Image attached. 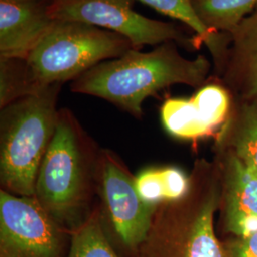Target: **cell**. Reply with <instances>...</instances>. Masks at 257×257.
<instances>
[{
  "mask_svg": "<svg viewBox=\"0 0 257 257\" xmlns=\"http://www.w3.org/2000/svg\"><path fill=\"white\" fill-rule=\"evenodd\" d=\"M212 61L205 55L193 59L179 52L174 41L150 52L132 49L119 57L103 61L71 83V91L110 102L132 116L143 117V103L174 85L200 88L211 78Z\"/></svg>",
  "mask_w": 257,
  "mask_h": 257,
  "instance_id": "1",
  "label": "cell"
},
{
  "mask_svg": "<svg viewBox=\"0 0 257 257\" xmlns=\"http://www.w3.org/2000/svg\"><path fill=\"white\" fill-rule=\"evenodd\" d=\"M101 149L72 110L59 109L54 138L37 172L34 197L72 232L96 208Z\"/></svg>",
  "mask_w": 257,
  "mask_h": 257,
  "instance_id": "2",
  "label": "cell"
},
{
  "mask_svg": "<svg viewBox=\"0 0 257 257\" xmlns=\"http://www.w3.org/2000/svg\"><path fill=\"white\" fill-rule=\"evenodd\" d=\"M181 197L159 203L136 257H227L214 217L219 210L220 174L215 161L196 159Z\"/></svg>",
  "mask_w": 257,
  "mask_h": 257,
  "instance_id": "3",
  "label": "cell"
},
{
  "mask_svg": "<svg viewBox=\"0 0 257 257\" xmlns=\"http://www.w3.org/2000/svg\"><path fill=\"white\" fill-rule=\"evenodd\" d=\"M62 85L51 84L0 109L1 190L35 196L37 172L55 135Z\"/></svg>",
  "mask_w": 257,
  "mask_h": 257,
  "instance_id": "4",
  "label": "cell"
},
{
  "mask_svg": "<svg viewBox=\"0 0 257 257\" xmlns=\"http://www.w3.org/2000/svg\"><path fill=\"white\" fill-rule=\"evenodd\" d=\"M135 49L126 37L80 21L55 20L27 62L43 87L74 81L103 61Z\"/></svg>",
  "mask_w": 257,
  "mask_h": 257,
  "instance_id": "5",
  "label": "cell"
},
{
  "mask_svg": "<svg viewBox=\"0 0 257 257\" xmlns=\"http://www.w3.org/2000/svg\"><path fill=\"white\" fill-rule=\"evenodd\" d=\"M97 198L102 227L110 244L120 256L136 257L157 205L140 196L136 176L110 149H101Z\"/></svg>",
  "mask_w": 257,
  "mask_h": 257,
  "instance_id": "6",
  "label": "cell"
},
{
  "mask_svg": "<svg viewBox=\"0 0 257 257\" xmlns=\"http://www.w3.org/2000/svg\"><path fill=\"white\" fill-rule=\"evenodd\" d=\"M55 20L80 21L116 33L135 49L174 41L188 51L201 48L194 36L180 25L149 19L136 12L133 0H55L51 6Z\"/></svg>",
  "mask_w": 257,
  "mask_h": 257,
  "instance_id": "7",
  "label": "cell"
},
{
  "mask_svg": "<svg viewBox=\"0 0 257 257\" xmlns=\"http://www.w3.org/2000/svg\"><path fill=\"white\" fill-rule=\"evenodd\" d=\"M72 234L35 197L0 190V257H68Z\"/></svg>",
  "mask_w": 257,
  "mask_h": 257,
  "instance_id": "8",
  "label": "cell"
},
{
  "mask_svg": "<svg viewBox=\"0 0 257 257\" xmlns=\"http://www.w3.org/2000/svg\"><path fill=\"white\" fill-rule=\"evenodd\" d=\"M233 99L230 90L211 75L193 96L166 99L160 109L163 127L180 139L215 137L230 114Z\"/></svg>",
  "mask_w": 257,
  "mask_h": 257,
  "instance_id": "9",
  "label": "cell"
},
{
  "mask_svg": "<svg viewBox=\"0 0 257 257\" xmlns=\"http://www.w3.org/2000/svg\"><path fill=\"white\" fill-rule=\"evenodd\" d=\"M221 180L219 229L227 237L257 229V175L228 151L213 149Z\"/></svg>",
  "mask_w": 257,
  "mask_h": 257,
  "instance_id": "10",
  "label": "cell"
},
{
  "mask_svg": "<svg viewBox=\"0 0 257 257\" xmlns=\"http://www.w3.org/2000/svg\"><path fill=\"white\" fill-rule=\"evenodd\" d=\"M55 0H0V56L27 58L55 22Z\"/></svg>",
  "mask_w": 257,
  "mask_h": 257,
  "instance_id": "11",
  "label": "cell"
},
{
  "mask_svg": "<svg viewBox=\"0 0 257 257\" xmlns=\"http://www.w3.org/2000/svg\"><path fill=\"white\" fill-rule=\"evenodd\" d=\"M230 37L227 57L216 78L234 97L257 98V6L232 30Z\"/></svg>",
  "mask_w": 257,
  "mask_h": 257,
  "instance_id": "12",
  "label": "cell"
},
{
  "mask_svg": "<svg viewBox=\"0 0 257 257\" xmlns=\"http://www.w3.org/2000/svg\"><path fill=\"white\" fill-rule=\"evenodd\" d=\"M213 149L230 152L257 175V98L234 97Z\"/></svg>",
  "mask_w": 257,
  "mask_h": 257,
  "instance_id": "13",
  "label": "cell"
},
{
  "mask_svg": "<svg viewBox=\"0 0 257 257\" xmlns=\"http://www.w3.org/2000/svg\"><path fill=\"white\" fill-rule=\"evenodd\" d=\"M158 13L182 22L192 32L202 46L208 48L213 65L212 75L217 77L225 63L230 37L228 34L214 33L198 17L193 0H138Z\"/></svg>",
  "mask_w": 257,
  "mask_h": 257,
  "instance_id": "14",
  "label": "cell"
},
{
  "mask_svg": "<svg viewBox=\"0 0 257 257\" xmlns=\"http://www.w3.org/2000/svg\"><path fill=\"white\" fill-rule=\"evenodd\" d=\"M189 175L175 167L149 168L136 176L138 193L155 205L181 197L189 188Z\"/></svg>",
  "mask_w": 257,
  "mask_h": 257,
  "instance_id": "15",
  "label": "cell"
},
{
  "mask_svg": "<svg viewBox=\"0 0 257 257\" xmlns=\"http://www.w3.org/2000/svg\"><path fill=\"white\" fill-rule=\"evenodd\" d=\"M204 24L214 33L230 35L257 6V0H193Z\"/></svg>",
  "mask_w": 257,
  "mask_h": 257,
  "instance_id": "16",
  "label": "cell"
},
{
  "mask_svg": "<svg viewBox=\"0 0 257 257\" xmlns=\"http://www.w3.org/2000/svg\"><path fill=\"white\" fill-rule=\"evenodd\" d=\"M45 87L37 81L26 58L0 56V109Z\"/></svg>",
  "mask_w": 257,
  "mask_h": 257,
  "instance_id": "17",
  "label": "cell"
},
{
  "mask_svg": "<svg viewBox=\"0 0 257 257\" xmlns=\"http://www.w3.org/2000/svg\"><path fill=\"white\" fill-rule=\"evenodd\" d=\"M68 257H121L102 227L98 201L92 216L73 231Z\"/></svg>",
  "mask_w": 257,
  "mask_h": 257,
  "instance_id": "18",
  "label": "cell"
},
{
  "mask_svg": "<svg viewBox=\"0 0 257 257\" xmlns=\"http://www.w3.org/2000/svg\"><path fill=\"white\" fill-rule=\"evenodd\" d=\"M227 257H257V229L244 236L222 239Z\"/></svg>",
  "mask_w": 257,
  "mask_h": 257,
  "instance_id": "19",
  "label": "cell"
}]
</instances>
